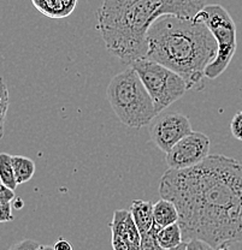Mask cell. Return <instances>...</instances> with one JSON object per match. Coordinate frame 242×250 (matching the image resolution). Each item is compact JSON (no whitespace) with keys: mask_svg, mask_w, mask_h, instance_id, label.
<instances>
[{"mask_svg":"<svg viewBox=\"0 0 242 250\" xmlns=\"http://www.w3.org/2000/svg\"><path fill=\"white\" fill-rule=\"evenodd\" d=\"M159 194L177 208L184 242L201 239L215 249L242 242V164L236 159L213 154L194 167L169 168Z\"/></svg>","mask_w":242,"mask_h":250,"instance_id":"1","label":"cell"},{"mask_svg":"<svg viewBox=\"0 0 242 250\" xmlns=\"http://www.w3.org/2000/svg\"><path fill=\"white\" fill-rule=\"evenodd\" d=\"M204 6L205 0H104L97 29L109 53L130 65L146 58V35L158 18H194Z\"/></svg>","mask_w":242,"mask_h":250,"instance_id":"2","label":"cell"},{"mask_svg":"<svg viewBox=\"0 0 242 250\" xmlns=\"http://www.w3.org/2000/svg\"><path fill=\"white\" fill-rule=\"evenodd\" d=\"M146 41V58L175 71L186 81L188 89L202 88L205 70L218 49L206 25L194 18L166 15L151 25Z\"/></svg>","mask_w":242,"mask_h":250,"instance_id":"3","label":"cell"},{"mask_svg":"<svg viewBox=\"0 0 242 250\" xmlns=\"http://www.w3.org/2000/svg\"><path fill=\"white\" fill-rule=\"evenodd\" d=\"M106 99L117 118L129 127L141 129L159 116L141 78L130 65L110 81Z\"/></svg>","mask_w":242,"mask_h":250,"instance_id":"4","label":"cell"},{"mask_svg":"<svg viewBox=\"0 0 242 250\" xmlns=\"http://www.w3.org/2000/svg\"><path fill=\"white\" fill-rule=\"evenodd\" d=\"M206 25L217 41V54L205 70V77L216 80L225 71L236 52V25L230 14L218 4L205 5L194 17Z\"/></svg>","mask_w":242,"mask_h":250,"instance_id":"5","label":"cell"},{"mask_svg":"<svg viewBox=\"0 0 242 250\" xmlns=\"http://www.w3.org/2000/svg\"><path fill=\"white\" fill-rule=\"evenodd\" d=\"M130 66L134 67L141 78L159 114L188 90L183 78L159 62L141 58L130 64Z\"/></svg>","mask_w":242,"mask_h":250,"instance_id":"6","label":"cell"},{"mask_svg":"<svg viewBox=\"0 0 242 250\" xmlns=\"http://www.w3.org/2000/svg\"><path fill=\"white\" fill-rule=\"evenodd\" d=\"M210 148L211 141L207 135L204 132L192 131L166 153V164L171 170L194 167L210 155Z\"/></svg>","mask_w":242,"mask_h":250,"instance_id":"7","label":"cell"},{"mask_svg":"<svg viewBox=\"0 0 242 250\" xmlns=\"http://www.w3.org/2000/svg\"><path fill=\"white\" fill-rule=\"evenodd\" d=\"M193 131L188 117L182 113L158 116L151 126V139L163 153H168L178 141Z\"/></svg>","mask_w":242,"mask_h":250,"instance_id":"8","label":"cell"},{"mask_svg":"<svg viewBox=\"0 0 242 250\" xmlns=\"http://www.w3.org/2000/svg\"><path fill=\"white\" fill-rule=\"evenodd\" d=\"M113 250H141V234L129 209H116L110 223Z\"/></svg>","mask_w":242,"mask_h":250,"instance_id":"9","label":"cell"},{"mask_svg":"<svg viewBox=\"0 0 242 250\" xmlns=\"http://www.w3.org/2000/svg\"><path fill=\"white\" fill-rule=\"evenodd\" d=\"M79 0H32L43 15L52 20H62L74 12Z\"/></svg>","mask_w":242,"mask_h":250,"instance_id":"10","label":"cell"},{"mask_svg":"<svg viewBox=\"0 0 242 250\" xmlns=\"http://www.w3.org/2000/svg\"><path fill=\"white\" fill-rule=\"evenodd\" d=\"M129 210L137 229H139L141 237L152 230L153 225H154L152 202L145 201V200H134Z\"/></svg>","mask_w":242,"mask_h":250,"instance_id":"11","label":"cell"},{"mask_svg":"<svg viewBox=\"0 0 242 250\" xmlns=\"http://www.w3.org/2000/svg\"><path fill=\"white\" fill-rule=\"evenodd\" d=\"M153 218L154 224L160 229L178 223V210L173 202L166 199H160L153 203Z\"/></svg>","mask_w":242,"mask_h":250,"instance_id":"12","label":"cell"},{"mask_svg":"<svg viewBox=\"0 0 242 250\" xmlns=\"http://www.w3.org/2000/svg\"><path fill=\"white\" fill-rule=\"evenodd\" d=\"M157 241L161 248L165 250H175L186 243L178 223L160 229L157 234Z\"/></svg>","mask_w":242,"mask_h":250,"instance_id":"13","label":"cell"},{"mask_svg":"<svg viewBox=\"0 0 242 250\" xmlns=\"http://www.w3.org/2000/svg\"><path fill=\"white\" fill-rule=\"evenodd\" d=\"M11 160L17 183L23 184L29 182L35 173V163L23 155H11Z\"/></svg>","mask_w":242,"mask_h":250,"instance_id":"14","label":"cell"},{"mask_svg":"<svg viewBox=\"0 0 242 250\" xmlns=\"http://www.w3.org/2000/svg\"><path fill=\"white\" fill-rule=\"evenodd\" d=\"M0 182L12 190L16 189L18 186L12 166L11 155L7 153H0Z\"/></svg>","mask_w":242,"mask_h":250,"instance_id":"15","label":"cell"},{"mask_svg":"<svg viewBox=\"0 0 242 250\" xmlns=\"http://www.w3.org/2000/svg\"><path fill=\"white\" fill-rule=\"evenodd\" d=\"M9 89L4 78L0 77V140L4 136L5 121H6L7 109H9Z\"/></svg>","mask_w":242,"mask_h":250,"instance_id":"16","label":"cell"},{"mask_svg":"<svg viewBox=\"0 0 242 250\" xmlns=\"http://www.w3.org/2000/svg\"><path fill=\"white\" fill-rule=\"evenodd\" d=\"M230 131L231 135H233L236 140L241 141L242 142V111L235 113V116L231 119Z\"/></svg>","mask_w":242,"mask_h":250,"instance_id":"17","label":"cell"},{"mask_svg":"<svg viewBox=\"0 0 242 250\" xmlns=\"http://www.w3.org/2000/svg\"><path fill=\"white\" fill-rule=\"evenodd\" d=\"M14 219L11 202H0V223H9Z\"/></svg>","mask_w":242,"mask_h":250,"instance_id":"18","label":"cell"},{"mask_svg":"<svg viewBox=\"0 0 242 250\" xmlns=\"http://www.w3.org/2000/svg\"><path fill=\"white\" fill-rule=\"evenodd\" d=\"M39 246L40 244L38 242L33 241V239H23V241L12 246L9 250H36Z\"/></svg>","mask_w":242,"mask_h":250,"instance_id":"19","label":"cell"},{"mask_svg":"<svg viewBox=\"0 0 242 250\" xmlns=\"http://www.w3.org/2000/svg\"><path fill=\"white\" fill-rule=\"evenodd\" d=\"M186 250H215V248L201 239H191L187 242Z\"/></svg>","mask_w":242,"mask_h":250,"instance_id":"20","label":"cell"},{"mask_svg":"<svg viewBox=\"0 0 242 250\" xmlns=\"http://www.w3.org/2000/svg\"><path fill=\"white\" fill-rule=\"evenodd\" d=\"M15 199H16L15 190L10 189L0 182V202H12Z\"/></svg>","mask_w":242,"mask_h":250,"instance_id":"21","label":"cell"},{"mask_svg":"<svg viewBox=\"0 0 242 250\" xmlns=\"http://www.w3.org/2000/svg\"><path fill=\"white\" fill-rule=\"evenodd\" d=\"M53 248L54 250H72V246L69 241H66L63 237H59Z\"/></svg>","mask_w":242,"mask_h":250,"instance_id":"22","label":"cell"},{"mask_svg":"<svg viewBox=\"0 0 242 250\" xmlns=\"http://www.w3.org/2000/svg\"><path fill=\"white\" fill-rule=\"evenodd\" d=\"M36 250H54L53 247L51 246H45V244H40V246L38 247V249Z\"/></svg>","mask_w":242,"mask_h":250,"instance_id":"23","label":"cell"},{"mask_svg":"<svg viewBox=\"0 0 242 250\" xmlns=\"http://www.w3.org/2000/svg\"><path fill=\"white\" fill-rule=\"evenodd\" d=\"M23 207V201L21 199H16V203H15V208L20 209V208Z\"/></svg>","mask_w":242,"mask_h":250,"instance_id":"24","label":"cell"},{"mask_svg":"<svg viewBox=\"0 0 242 250\" xmlns=\"http://www.w3.org/2000/svg\"><path fill=\"white\" fill-rule=\"evenodd\" d=\"M215 250H229L228 247H220V248H216Z\"/></svg>","mask_w":242,"mask_h":250,"instance_id":"25","label":"cell"}]
</instances>
